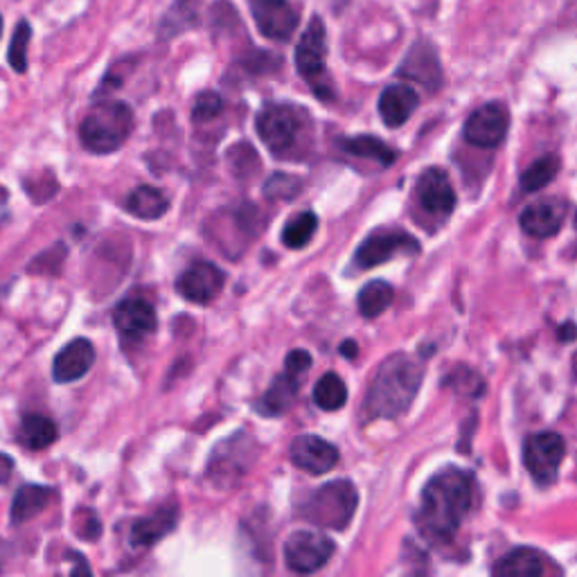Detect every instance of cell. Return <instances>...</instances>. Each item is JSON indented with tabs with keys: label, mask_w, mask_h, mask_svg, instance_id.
<instances>
[{
	"label": "cell",
	"mask_w": 577,
	"mask_h": 577,
	"mask_svg": "<svg viewBox=\"0 0 577 577\" xmlns=\"http://www.w3.org/2000/svg\"><path fill=\"white\" fill-rule=\"evenodd\" d=\"M476 501V481L463 470H445L434 476L425 492L415 517L419 532L434 544L451 542L472 512Z\"/></svg>",
	"instance_id": "6da1fadb"
},
{
	"label": "cell",
	"mask_w": 577,
	"mask_h": 577,
	"mask_svg": "<svg viewBox=\"0 0 577 577\" xmlns=\"http://www.w3.org/2000/svg\"><path fill=\"white\" fill-rule=\"evenodd\" d=\"M425 368L408 355H393L383 361L370 383L366 411L370 417L404 415L417 397Z\"/></svg>",
	"instance_id": "7a4b0ae2"
},
{
	"label": "cell",
	"mask_w": 577,
	"mask_h": 577,
	"mask_svg": "<svg viewBox=\"0 0 577 577\" xmlns=\"http://www.w3.org/2000/svg\"><path fill=\"white\" fill-rule=\"evenodd\" d=\"M257 134L266 149L278 159H293L300 157L302 147L307 145L310 136V118L287 104L266 106L257 115Z\"/></svg>",
	"instance_id": "3957f363"
},
{
	"label": "cell",
	"mask_w": 577,
	"mask_h": 577,
	"mask_svg": "<svg viewBox=\"0 0 577 577\" xmlns=\"http://www.w3.org/2000/svg\"><path fill=\"white\" fill-rule=\"evenodd\" d=\"M134 129V113L125 102H104L95 106L80 127L82 145L93 153L120 149Z\"/></svg>",
	"instance_id": "277c9868"
},
{
	"label": "cell",
	"mask_w": 577,
	"mask_h": 577,
	"mask_svg": "<svg viewBox=\"0 0 577 577\" xmlns=\"http://www.w3.org/2000/svg\"><path fill=\"white\" fill-rule=\"evenodd\" d=\"M359 506L357 487L350 481H334L312 494L302 508V517L321 528L345 530Z\"/></svg>",
	"instance_id": "5b68a950"
},
{
	"label": "cell",
	"mask_w": 577,
	"mask_h": 577,
	"mask_svg": "<svg viewBox=\"0 0 577 577\" xmlns=\"http://www.w3.org/2000/svg\"><path fill=\"white\" fill-rule=\"evenodd\" d=\"M325 59H327V34L323 21L316 16L300 36L296 48V68L302 74V80L312 86V91L321 100H332L334 89L327 77Z\"/></svg>",
	"instance_id": "8992f818"
},
{
	"label": "cell",
	"mask_w": 577,
	"mask_h": 577,
	"mask_svg": "<svg viewBox=\"0 0 577 577\" xmlns=\"http://www.w3.org/2000/svg\"><path fill=\"white\" fill-rule=\"evenodd\" d=\"M312 368V355L307 350H293L287 355L285 359V372L272 383V389H268L259 402V411L268 417H276L282 415L285 411L291 408L300 386H302V379L304 374L310 372Z\"/></svg>",
	"instance_id": "52a82bcc"
},
{
	"label": "cell",
	"mask_w": 577,
	"mask_h": 577,
	"mask_svg": "<svg viewBox=\"0 0 577 577\" xmlns=\"http://www.w3.org/2000/svg\"><path fill=\"white\" fill-rule=\"evenodd\" d=\"M566 455V442L559 434H532L523 445V463L536 485H553Z\"/></svg>",
	"instance_id": "ba28073f"
},
{
	"label": "cell",
	"mask_w": 577,
	"mask_h": 577,
	"mask_svg": "<svg viewBox=\"0 0 577 577\" xmlns=\"http://www.w3.org/2000/svg\"><path fill=\"white\" fill-rule=\"evenodd\" d=\"M334 555V542L314 530H298L285 542V562L293 573H316Z\"/></svg>",
	"instance_id": "9c48e42d"
},
{
	"label": "cell",
	"mask_w": 577,
	"mask_h": 577,
	"mask_svg": "<svg viewBox=\"0 0 577 577\" xmlns=\"http://www.w3.org/2000/svg\"><path fill=\"white\" fill-rule=\"evenodd\" d=\"M508 127H510L508 106L501 102H492V104L476 108L470 115L465 129H463V136L474 147L494 149L506 140Z\"/></svg>",
	"instance_id": "30bf717a"
},
{
	"label": "cell",
	"mask_w": 577,
	"mask_h": 577,
	"mask_svg": "<svg viewBox=\"0 0 577 577\" xmlns=\"http://www.w3.org/2000/svg\"><path fill=\"white\" fill-rule=\"evenodd\" d=\"M257 30L272 42H287L298 27V12L289 0H251Z\"/></svg>",
	"instance_id": "8fae6325"
},
{
	"label": "cell",
	"mask_w": 577,
	"mask_h": 577,
	"mask_svg": "<svg viewBox=\"0 0 577 577\" xmlns=\"http://www.w3.org/2000/svg\"><path fill=\"white\" fill-rule=\"evenodd\" d=\"M113 323L127 343H140L157 332V310L145 298H125L115 307Z\"/></svg>",
	"instance_id": "7c38bea8"
},
{
	"label": "cell",
	"mask_w": 577,
	"mask_h": 577,
	"mask_svg": "<svg viewBox=\"0 0 577 577\" xmlns=\"http://www.w3.org/2000/svg\"><path fill=\"white\" fill-rule=\"evenodd\" d=\"M226 285V276L219 266L210 262H195L189 268H185L183 276L176 280V291L197 304L212 302Z\"/></svg>",
	"instance_id": "4fadbf2b"
},
{
	"label": "cell",
	"mask_w": 577,
	"mask_h": 577,
	"mask_svg": "<svg viewBox=\"0 0 577 577\" xmlns=\"http://www.w3.org/2000/svg\"><path fill=\"white\" fill-rule=\"evenodd\" d=\"M291 463L310 474H327L338 463V451L334 445L319 436H298L289 447Z\"/></svg>",
	"instance_id": "5bb4252c"
},
{
	"label": "cell",
	"mask_w": 577,
	"mask_h": 577,
	"mask_svg": "<svg viewBox=\"0 0 577 577\" xmlns=\"http://www.w3.org/2000/svg\"><path fill=\"white\" fill-rule=\"evenodd\" d=\"M419 244L408 233H377L368 238L357 251V266L372 268L393 259L400 253H417Z\"/></svg>",
	"instance_id": "9a60e30c"
},
{
	"label": "cell",
	"mask_w": 577,
	"mask_h": 577,
	"mask_svg": "<svg viewBox=\"0 0 577 577\" xmlns=\"http://www.w3.org/2000/svg\"><path fill=\"white\" fill-rule=\"evenodd\" d=\"M417 201L429 215H451L455 208V192L449 176L438 168L427 170L417 181Z\"/></svg>",
	"instance_id": "2e32d148"
},
{
	"label": "cell",
	"mask_w": 577,
	"mask_h": 577,
	"mask_svg": "<svg viewBox=\"0 0 577 577\" xmlns=\"http://www.w3.org/2000/svg\"><path fill=\"white\" fill-rule=\"evenodd\" d=\"M564 217H566V204L557 201V199H544V201L530 204L521 212L519 223L530 238L549 240L562 228Z\"/></svg>",
	"instance_id": "e0dca14e"
},
{
	"label": "cell",
	"mask_w": 577,
	"mask_h": 577,
	"mask_svg": "<svg viewBox=\"0 0 577 577\" xmlns=\"http://www.w3.org/2000/svg\"><path fill=\"white\" fill-rule=\"evenodd\" d=\"M95 363V348L89 338H74L55 357L53 377L59 383L82 379Z\"/></svg>",
	"instance_id": "ac0fdd59"
},
{
	"label": "cell",
	"mask_w": 577,
	"mask_h": 577,
	"mask_svg": "<svg viewBox=\"0 0 577 577\" xmlns=\"http://www.w3.org/2000/svg\"><path fill=\"white\" fill-rule=\"evenodd\" d=\"M417 104H419V97L411 86L395 84V86H389L386 91L381 93L379 115H381L383 125L391 127V129H397L415 113Z\"/></svg>",
	"instance_id": "d6986e66"
},
{
	"label": "cell",
	"mask_w": 577,
	"mask_h": 577,
	"mask_svg": "<svg viewBox=\"0 0 577 577\" xmlns=\"http://www.w3.org/2000/svg\"><path fill=\"white\" fill-rule=\"evenodd\" d=\"M178 523V508L176 506H165L157 510L149 517H142L134 523L131 528V544L138 549L153 546L161 542L163 536H168Z\"/></svg>",
	"instance_id": "ffe728a7"
},
{
	"label": "cell",
	"mask_w": 577,
	"mask_h": 577,
	"mask_svg": "<svg viewBox=\"0 0 577 577\" xmlns=\"http://www.w3.org/2000/svg\"><path fill=\"white\" fill-rule=\"evenodd\" d=\"M402 77H408V80H415L419 84H425L427 89H438L440 86V64L438 55L431 44H417L411 55L406 57L402 70Z\"/></svg>",
	"instance_id": "44dd1931"
},
{
	"label": "cell",
	"mask_w": 577,
	"mask_h": 577,
	"mask_svg": "<svg viewBox=\"0 0 577 577\" xmlns=\"http://www.w3.org/2000/svg\"><path fill=\"white\" fill-rule=\"evenodd\" d=\"M544 570V557L532 549H515L494 566V575L506 577H542Z\"/></svg>",
	"instance_id": "7402d4cb"
},
{
	"label": "cell",
	"mask_w": 577,
	"mask_h": 577,
	"mask_svg": "<svg viewBox=\"0 0 577 577\" xmlns=\"http://www.w3.org/2000/svg\"><path fill=\"white\" fill-rule=\"evenodd\" d=\"M125 208L134 217L151 221V219H161L170 210V201H168V197L163 195L161 189L149 187V185H140L127 197Z\"/></svg>",
	"instance_id": "603a6c76"
},
{
	"label": "cell",
	"mask_w": 577,
	"mask_h": 577,
	"mask_svg": "<svg viewBox=\"0 0 577 577\" xmlns=\"http://www.w3.org/2000/svg\"><path fill=\"white\" fill-rule=\"evenodd\" d=\"M341 147H343V151H348L350 157L379 163L381 168H391L397 159L395 149H391L386 142H381L379 138H372V136L348 138V140L341 142Z\"/></svg>",
	"instance_id": "cb8c5ba5"
},
{
	"label": "cell",
	"mask_w": 577,
	"mask_h": 577,
	"mask_svg": "<svg viewBox=\"0 0 577 577\" xmlns=\"http://www.w3.org/2000/svg\"><path fill=\"white\" fill-rule=\"evenodd\" d=\"M53 492L48 487L42 485H23L16 496H14V504H12V521L16 526L34 519L36 515H42L50 501Z\"/></svg>",
	"instance_id": "d4e9b609"
},
{
	"label": "cell",
	"mask_w": 577,
	"mask_h": 577,
	"mask_svg": "<svg viewBox=\"0 0 577 577\" xmlns=\"http://www.w3.org/2000/svg\"><path fill=\"white\" fill-rule=\"evenodd\" d=\"M57 438H59V431L55 427V422L48 419L46 415H25L23 417L19 440L27 449L32 451L48 449L50 445H55Z\"/></svg>",
	"instance_id": "484cf974"
},
{
	"label": "cell",
	"mask_w": 577,
	"mask_h": 577,
	"mask_svg": "<svg viewBox=\"0 0 577 577\" xmlns=\"http://www.w3.org/2000/svg\"><path fill=\"white\" fill-rule=\"evenodd\" d=\"M395 298V291L389 282H383V280H372L368 282L361 293H359V312L361 316L366 319H377L379 314H383L391 307Z\"/></svg>",
	"instance_id": "4316f807"
},
{
	"label": "cell",
	"mask_w": 577,
	"mask_h": 577,
	"mask_svg": "<svg viewBox=\"0 0 577 577\" xmlns=\"http://www.w3.org/2000/svg\"><path fill=\"white\" fill-rule=\"evenodd\" d=\"M314 402L323 411H338L348 402V386H345V381L336 372H327L316 383Z\"/></svg>",
	"instance_id": "83f0119b"
},
{
	"label": "cell",
	"mask_w": 577,
	"mask_h": 577,
	"mask_svg": "<svg viewBox=\"0 0 577 577\" xmlns=\"http://www.w3.org/2000/svg\"><path fill=\"white\" fill-rule=\"evenodd\" d=\"M319 228V219L314 212H300L296 217H291L285 228H282V242L287 249H304L307 244L312 242L314 233Z\"/></svg>",
	"instance_id": "f1b7e54d"
},
{
	"label": "cell",
	"mask_w": 577,
	"mask_h": 577,
	"mask_svg": "<svg viewBox=\"0 0 577 577\" xmlns=\"http://www.w3.org/2000/svg\"><path fill=\"white\" fill-rule=\"evenodd\" d=\"M559 172V159L555 157V153H546V157L536 159L521 176V187L526 192H536L546 187Z\"/></svg>",
	"instance_id": "f546056e"
},
{
	"label": "cell",
	"mask_w": 577,
	"mask_h": 577,
	"mask_svg": "<svg viewBox=\"0 0 577 577\" xmlns=\"http://www.w3.org/2000/svg\"><path fill=\"white\" fill-rule=\"evenodd\" d=\"M197 16H199L197 0H176L163 21V36H176L189 25H195Z\"/></svg>",
	"instance_id": "4dcf8cb0"
},
{
	"label": "cell",
	"mask_w": 577,
	"mask_h": 577,
	"mask_svg": "<svg viewBox=\"0 0 577 577\" xmlns=\"http://www.w3.org/2000/svg\"><path fill=\"white\" fill-rule=\"evenodd\" d=\"M30 36H32L30 23L21 21L19 27L14 30L12 46H10V53H8V59H10V64H12V68L16 72H25L27 70V46H30Z\"/></svg>",
	"instance_id": "1f68e13d"
},
{
	"label": "cell",
	"mask_w": 577,
	"mask_h": 577,
	"mask_svg": "<svg viewBox=\"0 0 577 577\" xmlns=\"http://www.w3.org/2000/svg\"><path fill=\"white\" fill-rule=\"evenodd\" d=\"M302 189L300 178L289 176V174H274L264 185V195L268 199H280V201H291L298 192Z\"/></svg>",
	"instance_id": "d6a6232c"
},
{
	"label": "cell",
	"mask_w": 577,
	"mask_h": 577,
	"mask_svg": "<svg viewBox=\"0 0 577 577\" xmlns=\"http://www.w3.org/2000/svg\"><path fill=\"white\" fill-rule=\"evenodd\" d=\"M221 108H223L221 97L217 93L208 91L195 100V106H192V118H195V123H208V120L217 118Z\"/></svg>",
	"instance_id": "836d02e7"
},
{
	"label": "cell",
	"mask_w": 577,
	"mask_h": 577,
	"mask_svg": "<svg viewBox=\"0 0 577 577\" xmlns=\"http://www.w3.org/2000/svg\"><path fill=\"white\" fill-rule=\"evenodd\" d=\"M12 468H14V460L10 455H5V453H0V485L10 481Z\"/></svg>",
	"instance_id": "e575fe53"
},
{
	"label": "cell",
	"mask_w": 577,
	"mask_h": 577,
	"mask_svg": "<svg viewBox=\"0 0 577 577\" xmlns=\"http://www.w3.org/2000/svg\"><path fill=\"white\" fill-rule=\"evenodd\" d=\"M341 355H345L348 359H355L357 357V343L355 341H345L341 345Z\"/></svg>",
	"instance_id": "d590c367"
},
{
	"label": "cell",
	"mask_w": 577,
	"mask_h": 577,
	"mask_svg": "<svg viewBox=\"0 0 577 577\" xmlns=\"http://www.w3.org/2000/svg\"><path fill=\"white\" fill-rule=\"evenodd\" d=\"M559 336H562L564 341H570V338L575 336V327H573V323H566V327L559 332Z\"/></svg>",
	"instance_id": "8d00e7d4"
},
{
	"label": "cell",
	"mask_w": 577,
	"mask_h": 577,
	"mask_svg": "<svg viewBox=\"0 0 577 577\" xmlns=\"http://www.w3.org/2000/svg\"><path fill=\"white\" fill-rule=\"evenodd\" d=\"M0 36H3V19H0Z\"/></svg>",
	"instance_id": "74e56055"
}]
</instances>
